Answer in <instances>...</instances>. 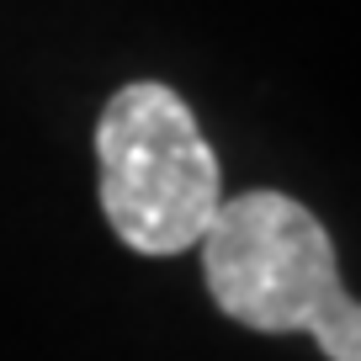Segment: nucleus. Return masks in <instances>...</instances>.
Returning a JSON list of instances; mask_svg holds the SVG:
<instances>
[{
	"label": "nucleus",
	"instance_id": "f03ea898",
	"mask_svg": "<svg viewBox=\"0 0 361 361\" xmlns=\"http://www.w3.org/2000/svg\"><path fill=\"white\" fill-rule=\"evenodd\" d=\"M102 213L138 255L197 250L224 207L218 154L165 80H128L96 123Z\"/></svg>",
	"mask_w": 361,
	"mask_h": 361
},
{
	"label": "nucleus",
	"instance_id": "f257e3e1",
	"mask_svg": "<svg viewBox=\"0 0 361 361\" xmlns=\"http://www.w3.org/2000/svg\"><path fill=\"white\" fill-rule=\"evenodd\" d=\"M202 282L234 324L314 335L329 361H361V308L340 287L335 239L298 197L245 192L197 239Z\"/></svg>",
	"mask_w": 361,
	"mask_h": 361
}]
</instances>
